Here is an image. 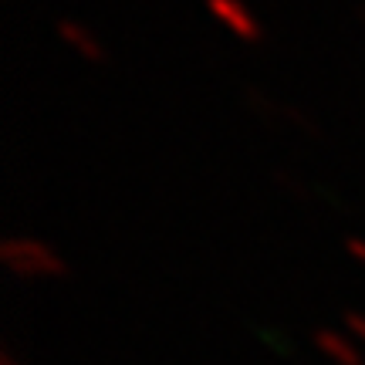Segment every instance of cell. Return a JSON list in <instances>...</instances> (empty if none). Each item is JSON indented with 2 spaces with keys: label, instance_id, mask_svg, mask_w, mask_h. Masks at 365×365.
<instances>
[{
  "label": "cell",
  "instance_id": "277c9868",
  "mask_svg": "<svg viewBox=\"0 0 365 365\" xmlns=\"http://www.w3.org/2000/svg\"><path fill=\"white\" fill-rule=\"evenodd\" d=\"M314 349L325 355L328 362L335 365H362V352H359V345H355L345 331H335V328H322V331H314Z\"/></svg>",
  "mask_w": 365,
  "mask_h": 365
},
{
  "label": "cell",
  "instance_id": "6da1fadb",
  "mask_svg": "<svg viewBox=\"0 0 365 365\" xmlns=\"http://www.w3.org/2000/svg\"><path fill=\"white\" fill-rule=\"evenodd\" d=\"M0 264L7 267L14 277H27V281H54L65 277L68 261L38 237H7L0 240Z\"/></svg>",
  "mask_w": 365,
  "mask_h": 365
},
{
  "label": "cell",
  "instance_id": "5b68a950",
  "mask_svg": "<svg viewBox=\"0 0 365 365\" xmlns=\"http://www.w3.org/2000/svg\"><path fill=\"white\" fill-rule=\"evenodd\" d=\"M341 325H345V335L365 349V312H345L341 314Z\"/></svg>",
  "mask_w": 365,
  "mask_h": 365
},
{
  "label": "cell",
  "instance_id": "8992f818",
  "mask_svg": "<svg viewBox=\"0 0 365 365\" xmlns=\"http://www.w3.org/2000/svg\"><path fill=\"white\" fill-rule=\"evenodd\" d=\"M345 250H349V257H352L355 264L365 267V237H349V240H345Z\"/></svg>",
  "mask_w": 365,
  "mask_h": 365
},
{
  "label": "cell",
  "instance_id": "52a82bcc",
  "mask_svg": "<svg viewBox=\"0 0 365 365\" xmlns=\"http://www.w3.org/2000/svg\"><path fill=\"white\" fill-rule=\"evenodd\" d=\"M0 365H17V359H14V349H0Z\"/></svg>",
  "mask_w": 365,
  "mask_h": 365
},
{
  "label": "cell",
  "instance_id": "3957f363",
  "mask_svg": "<svg viewBox=\"0 0 365 365\" xmlns=\"http://www.w3.org/2000/svg\"><path fill=\"white\" fill-rule=\"evenodd\" d=\"M54 31H58L61 44H68V48L78 54V58H85V61H91V65H102V61H105L102 41L95 38V34H91L85 24L71 21V17H61V21L54 24Z\"/></svg>",
  "mask_w": 365,
  "mask_h": 365
},
{
  "label": "cell",
  "instance_id": "7a4b0ae2",
  "mask_svg": "<svg viewBox=\"0 0 365 365\" xmlns=\"http://www.w3.org/2000/svg\"><path fill=\"white\" fill-rule=\"evenodd\" d=\"M207 11L213 14L234 38H240V41L261 38V24H257V17L247 11L244 0H207Z\"/></svg>",
  "mask_w": 365,
  "mask_h": 365
}]
</instances>
